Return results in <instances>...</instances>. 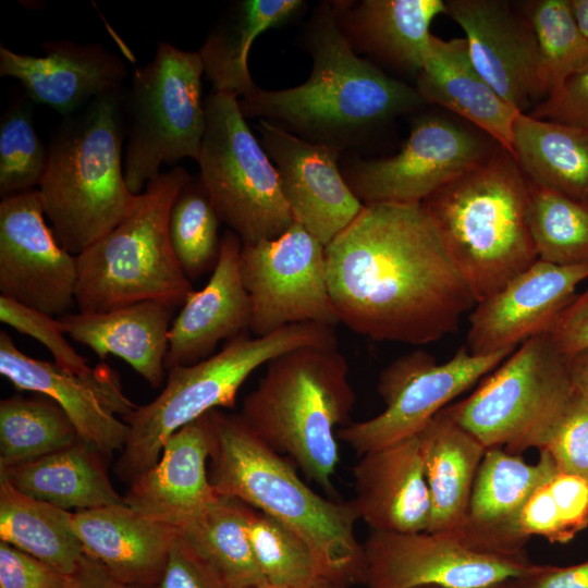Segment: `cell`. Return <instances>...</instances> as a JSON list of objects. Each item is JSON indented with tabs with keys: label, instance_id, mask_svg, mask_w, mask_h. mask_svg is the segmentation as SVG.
Instances as JSON below:
<instances>
[{
	"label": "cell",
	"instance_id": "obj_1",
	"mask_svg": "<svg viewBox=\"0 0 588 588\" xmlns=\"http://www.w3.org/2000/svg\"><path fill=\"white\" fill-rule=\"evenodd\" d=\"M326 264L339 323L371 340L438 341L477 304L421 204H364Z\"/></svg>",
	"mask_w": 588,
	"mask_h": 588
},
{
	"label": "cell",
	"instance_id": "obj_2",
	"mask_svg": "<svg viewBox=\"0 0 588 588\" xmlns=\"http://www.w3.org/2000/svg\"><path fill=\"white\" fill-rule=\"evenodd\" d=\"M305 33L313 70L303 84L281 90L257 87L240 98L246 118L273 119L314 143L344 148L358 136L425 105L415 87L356 56L331 2L314 12Z\"/></svg>",
	"mask_w": 588,
	"mask_h": 588
},
{
	"label": "cell",
	"instance_id": "obj_3",
	"mask_svg": "<svg viewBox=\"0 0 588 588\" xmlns=\"http://www.w3.org/2000/svg\"><path fill=\"white\" fill-rule=\"evenodd\" d=\"M528 196L529 181L513 154L500 146L421 203L477 303L538 260Z\"/></svg>",
	"mask_w": 588,
	"mask_h": 588
},
{
	"label": "cell",
	"instance_id": "obj_4",
	"mask_svg": "<svg viewBox=\"0 0 588 588\" xmlns=\"http://www.w3.org/2000/svg\"><path fill=\"white\" fill-rule=\"evenodd\" d=\"M212 424L209 479L218 494L233 497L302 537L347 585L364 583V548L352 501L321 497L287 460L256 437L240 415L209 412Z\"/></svg>",
	"mask_w": 588,
	"mask_h": 588
},
{
	"label": "cell",
	"instance_id": "obj_5",
	"mask_svg": "<svg viewBox=\"0 0 588 588\" xmlns=\"http://www.w3.org/2000/svg\"><path fill=\"white\" fill-rule=\"evenodd\" d=\"M124 100V87L96 97L63 118L48 146L37 191L57 240L75 256L113 230L137 199L122 161Z\"/></svg>",
	"mask_w": 588,
	"mask_h": 588
},
{
	"label": "cell",
	"instance_id": "obj_6",
	"mask_svg": "<svg viewBox=\"0 0 588 588\" xmlns=\"http://www.w3.org/2000/svg\"><path fill=\"white\" fill-rule=\"evenodd\" d=\"M356 402L347 359L338 346H302L267 364L243 401V422L324 491L340 461L336 427Z\"/></svg>",
	"mask_w": 588,
	"mask_h": 588
},
{
	"label": "cell",
	"instance_id": "obj_7",
	"mask_svg": "<svg viewBox=\"0 0 588 588\" xmlns=\"http://www.w3.org/2000/svg\"><path fill=\"white\" fill-rule=\"evenodd\" d=\"M336 344L334 327L297 323L264 336L243 333L201 362L169 369L162 392L122 418L130 430L115 474L131 483L158 462L179 429L210 411L234 407L238 390L260 366L297 347Z\"/></svg>",
	"mask_w": 588,
	"mask_h": 588
},
{
	"label": "cell",
	"instance_id": "obj_8",
	"mask_svg": "<svg viewBox=\"0 0 588 588\" xmlns=\"http://www.w3.org/2000/svg\"><path fill=\"white\" fill-rule=\"evenodd\" d=\"M191 177L182 167L161 172L113 230L76 256L79 313H102L148 299L184 304L193 292L192 281L172 248L169 216Z\"/></svg>",
	"mask_w": 588,
	"mask_h": 588
},
{
	"label": "cell",
	"instance_id": "obj_9",
	"mask_svg": "<svg viewBox=\"0 0 588 588\" xmlns=\"http://www.w3.org/2000/svg\"><path fill=\"white\" fill-rule=\"evenodd\" d=\"M567 356L549 333L523 342L467 399L445 407L487 449L540 450L575 395Z\"/></svg>",
	"mask_w": 588,
	"mask_h": 588
},
{
	"label": "cell",
	"instance_id": "obj_10",
	"mask_svg": "<svg viewBox=\"0 0 588 588\" xmlns=\"http://www.w3.org/2000/svg\"><path fill=\"white\" fill-rule=\"evenodd\" d=\"M204 68L198 52L159 42L154 59L134 70L125 89L124 177L139 195L162 164L198 160L205 133Z\"/></svg>",
	"mask_w": 588,
	"mask_h": 588
},
{
	"label": "cell",
	"instance_id": "obj_11",
	"mask_svg": "<svg viewBox=\"0 0 588 588\" xmlns=\"http://www.w3.org/2000/svg\"><path fill=\"white\" fill-rule=\"evenodd\" d=\"M205 117L199 177L220 220L243 244L280 236L294 219L278 172L249 130L238 98L212 91L205 100Z\"/></svg>",
	"mask_w": 588,
	"mask_h": 588
},
{
	"label": "cell",
	"instance_id": "obj_12",
	"mask_svg": "<svg viewBox=\"0 0 588 588\" xmlns=\"http://www.w3.org/2000/svg\"><path fill=\"white\" fill-rule=\"evenodd\" d=\"M514 351L477 356L465 345L441 364L421 350L400 356L381 371L378 379L377 390L384 409L369 419L338 429V439L363 455L414 437L449 402L497 368Z\"/></svg>",
	"mask_w": 588,
	"mask_h": 588
},
{
	"label": "cell",
	"instance_id": "obj_13",
	"mask_svg": "<svg viewBox=\"0 0 588 588\" xmlns=\"http://www.w3.org/2000/svg\"><path fill=\"white\" fill-rule=\"evenodd\" d=\"M500 146L475 126L430 114L414 122L397 154L354 161L342 173L363 204H421Z\"/></svg>",
	"mask_w": 588,
	"mask_h": 588
},
{
	"label": "cell",
	"instance_id": "obj_14",
	"mask_svg": "<svg viewBox=\"0 0 588 588\" xmlns=\"http://www.w3.org/2000/svg\"><path fill=\"white\" fill-rule=\"evenodd\" d=\"M240 270L252 303L249 332L297 323H339L327 280L326 246L294 222L280 236L243 244Z\"/></svg>",
	"mask_w": 588,
	"mask_h": 588
},
{
	"label": "cell",
	"instance_id": "obj_15",
	"mask_svg": "<svg viewBox=\"0 0 588 588\" xmlns=\"http://www.w3.org/2000/svg\"><path fill=\"white\" fill-rule=\"evenodd\" d=\"M363 548L368 588H485L519 578L534 565L526 553H487L443 532L370 530Z\"/></svg>",
	"mask_w": 588,
	"mask_h": 588
},
{
	"label": "cell",
	"instance_id": "obj_16",
	"mask_svg": "<svg viewBox=\"0 0 588 588\" xmlns=\"http://www.w3.org/2000/svg\"><path fill=\"white\" fill-rule=\"evenodd\" d=\"M77 257L64 249L45 212L37 188L0 203V295L53 317L75 303Z\"/></svg>",
	"mask_w": 588,
	"mask_h": 588
},
{
	"label": "cell",
	"instance_id": "obj_17",
	"mask_svg": "<svg viewBox=\"0 0 588 588\" xmlns=\"http://www.w3.org/2000/svg\"><path fill=\"white\" fill-rule=\"evenodd\" d=\"M0 373L20 391L53 400L66 414L81 440L102 455L122 451L128 426L122 418L137 408L123 393L118 373L105 364L91 377L73 375L54 363L22 352L0 331Z\"/></svg>",
	"mask_w": 588,
	"mask_h": 588
},
{
	"label": "cell",
	"instance_id": "obj_18",
	"mask_svg": "<svg viewBox=\"0 0 588 588\" xmlns=\"http://www.w3.org/2000/svg\"><path fill=\"white\" fill-rule=\"evenodd\" d=\"M258 130L294 222L327 246L364 206L338 166L342 148L302 139L268 120Z\"/></svg>",
	"mask_w": 588,
	"mask_h": 588
},
{
	"label": "cell",
	"instance_id": "obj_19",
	"mask_svg": "<svg viewBox=\"0 0 588 588\" xmlns=\"http://www.w3.org/2000/svg\"><path fill=\"white\" fill-rule=\"evenodd\" d=\"M588 279V265L558 266L536 260L500 291L478 302L469 316L466 347L477 356L514 351L549 333L575 290Z\"/></svg>",
	"mask_w": 588,
	"mask_h": 588
},
{
	"label": "cell",
	"instance_id": "obj_20",
	"mask_svg": "<svg viewBox=\"0 0 588 588\" xmlns=\"http://www.w3.org/2000/svg\"><path fill=\"white\" fill-rule=\"evenodd\" d=\"M445 7L465 33L473 64L504 101L526 113L542 100L537 41L524 13L503 0H446Z\"/></svg>",
	"mask_w": 588,
	"mask_h": 588
},
{
	"label": "cell",
	"instance_id": "obj_21",
	"mask_svg": "<svg viewBox=\"0 0 588 588\" xmlns=\"http://www.w3.org/2000/svg\"><path fill=\"white\" fill-rule=\"evenodd\" d=\"M44 56L0 47V75L17 79L33 102L71 115L96 97L123 87L127 69L119 56L99 42L66 39L41 44Z\"/></svg>",
	"mask_w": 588,
	"mask_h": 588
},
{
	"label": "cell",
	"instance_id": "obj_22",
	"mask_svg": "<svg viewBox=\"0 0 588 588\" xmlns=\"http://www.w3.org/2000/svg\"><path fill=\"white\" fill-rule=\"evenodd\" d=\"M539 452L538 462L529 464L502 448L486 450L458 540L487 553H525V542L517 531L519 513L530 494L558 470L551 455Z\"/></svg>",
	"mask_w": 588,
	"mask_h": 588
},
{
	"label": "cell",
	"instance_id": "obj_23",
	"mask_svg": "<svg viewBox=\"0 0 588 588\" xmlns=\"http://www.w3.org/2000/svg\"><path fill=\"white\" fill-rule=\"evenodd\" d=\"M242 245L231 230L221 237L220 255L208 282L187 296L172 321L167 371L201 362L221 341L249 331L252 303L240 270Z\"/></svg>",
	"mask_w": 588,
	"mask_h": 588
},
{
	"label": "cell",
	"instance_id": "obj_24",
	"mask_svg": "<svg viewBox=\"0 0 588 588\" xmlns=\"http://www.w3.org/2000/svg\"><path fill=\"white\" fill-rule=\"evenodd\" d=\"M212 446L209 413L174 432L158 462L130 483L124 502L140 514L179 528L219 495L207 462Z\"/></svg>",
	"mask_w": 588,
	"mask_h": 588
},
{
	"label": "cell",
	"instance_id": "obj_25",
	"mask_svg": "<svg viewBox=\"0 0 588 588\" xmlns=\"http://www.w3.org/2000/svg\"><path fill=\"white\" fill-rule=\"evenodd\" d=\"M352 473L353 502L370 530H428L431 500L418 434L360 455Z\"/></svg>",
	"mask_w": 588,
	"mask_h": 588
},
{
	"label": "cell",
	"instance_id": "obj_26",
	"mask_svg": "<svg viewBox=\"0 0 588 588\" xmlns=\"http://www.w3.org/2000/svg\"><path fill=\"white\" fill-rule=\"evenodd\" d=\"M74 530L84 553L122 581L157 586L176 529L149 518L125 502L76 511Z\"/></svg>",
	"mask_w": 588,
	"mask_h": 588
},
{
	"label": "cell",
	"instance_id": "obj_27",
	"mask_svg": "<svg viewBox=\"0 0 588 588\" xmlns=\"http://www.w3.org/2000/svg\"><path fill=\"white\" fill-rule=\"evenodd\" d=\"M415 88L425 103L454 112L513 154V127L520 112L477 71L465 38L431 35Z\"/></svg>",
	"mask_w": 588,
	"mask_h": 588
},
{
	"label": "cell",
	"instance_id": "obj_28",
	"mask_svg": "<svg viewBox=\"0 0 588 588\" xmlns=\"http://www.w3.org/2000/svg\"><path fill=\"white\" fill-rule=\"evenodd\" d=\"M177 306L140 301L102 313H69L59 317L72 340L100 359L114 355L126 362L152 388L166 376L169 332Z\"/></svg>",
	"mask_w": 588,
	"mask_h": 588
},
{
	"label": "cell",
	"instance_id": "obj_29",
	"mask_svg": "<svg viewBox=\"0 0 588 588\" xmlns=\"http://www.w3.org/2000/svg\"><path fill=\"white\" fill-rule=\"evenodd\" d=\"M336 22L354 50L417 76L431 22L446 11L444 0L333 1Z\"/></svg>",
	"mask_w": 588,
	"mask_h": 588
},
{
	"label": "cell",
	"instance_id": "obj_30",
	"mask_svg": "<svg viewBox=\"0 0 588 588\" xmlns=\"http://www.w3.org/2000/svg\"><path fill=\"white\" fill-rule=\"evenodd\" d=\"M431 500L427 531L456 537L464 527L474 481L487 448L446 412L418 433Z\"/></svg>",
	"mask_w": 588,
	"mask_h": 588
},
{
	"label": "cell",
	"instance_id": "obj_31",
	"mask_svg": "<svg viewBox=\"0 0 588 588\" xmlns=\"http://www.w3.org/2000/svg\"><path fill=\"white\" fill-rule=\"evenodd\" d=\"M100 455L79 440L0 471L20 492L63 510L83 511L123 503L124 498L114 490Z\"/></svg>",
	"mask_w": 588,
	"mask_h": 588
},
{
	"label": "cell",
	"instance_id": "obj_32",
	"mask_svg": "<svg viewBox=\"0 0 588 588\" xmlns=\"http://www.w3.org/2000/svg\"><path fill=\"white\" fill-rule=\"evenodd\" d=\"M303 4L301 0L233 2L198 51L212 91L232 94L238 99L252 94L258 87L248 70L253 42L261 33L289 21Z\"/></svg>",
	"mask_w": 588,
	"mask_h": 588
},
{
	"label": "cell",
	"instance_id": "obj_33",
	"mask_svg": "<svg viewBox=\"0 0 588 588\" xmlns=\"http://www.w3.org/2000/svg\"><path fill=\"white\" fill-rule=\"evenodd\" d=\"M512 149L529 182L588 207V128L519 113Z\"/></svg>",
	"mask_w": 588,
	"mask_h": 588
},
{
	"label": "cell",
	"instance_id": "obj_34",
	"mask_svg": "<svg viewBox=\"0 0 588 588\" xmlns=\"http://www.w3.org/2000/svg\"><path fill=\"white\" fill-rule=\"evenodd\" d=\"M73 516L20 492L0 471V541L71 575L84 555Z\"/></svg>",
	"mask_w": 588,
	"mask_h": 588
},
{
	"label": "cell",
	"instance_id": "obj_35",
	"mask_svg": "<svg viewBox=\"0 0 588 588\" xmlns=\"http://www.w3.org/2000/svg\"><path fill=\"white\" fill-rule=\"evenodd\" d=\"M250 506L219 494L176 531L213 568L228 588H250L266 581L247 531Z\"/></svg>",
	"mask_w": 588,
	"mask_h": 588
},
{
	"label": "cell",
	"instance_id": "obj_36",
	"mask_svg": "<svg viewBox=\"0 0 588 588\" xmlns=\"http://www.w3.org/2000/svg\"><path fill=\"white\" fill-rule=\"evenodd\" d=\"M248 537L268 584L286 588H347L320 555L296 532L250 507Z\"/></svg>",
	"mask_w": 588,
	"mask_h": 588
},
{
	"label": "cell",
	"instance_id": "obj_37",
	"mask_svg": "<svg viewBox=\"0 0 588 588\" xmlns=\"http://www.w3.org/2000/svg\"><path fill=\"white\" fill-rule=\"evenodd\" d=\"M81 440L50 397L14 395L0 402V468L27 463Z\"/></svg>",
	"mask_w": 588,
	"mask_h": 588
},
{
	"label": "cell",
	"instance_id": "obj_38",
	"mask_svg": "<svg viewBox=\"0 0 588 588\" xmlns=\"http://www.w3.org/2000/svg\"><path fill=\"white\" fill-rule=\"evenodd\" d=\"M524 14L537 41L542 100L588 66V39L579 30L569 0L527 2Z\"/></svg>",
	"mask_w": 588,
	"mask_h": 588
},
{
	"label": "cell",
	"instance_id": "obj_39",
	"mask_svg": "<svg viewBox=\"0 0 588 588\" xmlns=\"http://www.w3.org/2000/svg\"><path fill=\"white\" fill-rule=\"evenodd\" d=\"M527 221L538 259L558 266L588 265V207L529 182Z\"/></svg>",
	"mask_w": 588,
	"mask_h": 588
},
{
	"label": "cell",
	"instance_id": "obj_40",
	"mask_svg": "<svg viewBox=\"0 0 588 588\" xmlns=\"http://www.w3.org/2000/svg\"><path fill=\"white\" fill-rule=\"evenodd\" d=\"M220 221L200 177H191L176 196L169 216L172 248L191 281L213 270L218 261Z\"/></svg>",
	"mask_w": 588,
	"mask_h": 588
},
{
	"label": "cell",
	"instance_id": "obj_41",
	"mask_svg": "<svg viewBox=\"0 0 588 588\" xmlns=\"http://www.w3.org/2000/svg\"><path fill=\"white\" fill-rule=\"evenodd\" d=\"M33 101L25 94L11 102L0 120V195L7 197L38 186L48 149L33 122Z\"/></svg>",
	"mask_w": 588,
	"mask_h": 588
},
{
	"label": "cell",
	"instance_id": "obj_42",
	"mask_svg": "<svg viewBox=\"0 0 588 588\" xmlns=\"http://www.w3.org/2000/svg\"><path fill=\"white\" fill-rule=\"evenodd\" d=\"M0 321L39 341L51 353L53 363L60 368L85 378L96 373L97 367H89L87 359L66 340L60 318L0 295Z\"/></svg>",
	"mask_w": 588,
	"mask_h": 588
},
{
	"label": "cell",
	"instance_id": "obj_43",
	"mask_svg": "<svg viewBox=\"0 0 588 588\" xmlns=\"http://www.w3.org/2000/svg\"><path fill=\"white\" fill-rule=\"evenodd\" d=\"M540 450L560 471L588 481V401L577 392L558 419Z\"/></svg>",
	"mask_w": 588,
	"mask_h": 588
},
{
	"label": "cell",
	"instance_id": "obj_44",
	"mask_svg": "<svg viewBox=\"0 0 588 588\" xmlns=\"http://www.w3.org/2000/svg\"><path fill=\"white\" fill-rule=\"evenodd\" d=\"M159 588H228L213 568L176 531Z\"/></svg>",
	"mask_w": 588,
	"mask_h": 588
},
{
	"label": "cell",
	"instance_id": "obj_45",
	"mask_svg": "<svg viewBox=\"0 0 588 588\" xmlns=\"http://www.w3.org/2000/svg\"><path fill=\"white\" fill-rule=\"evenodd\" d=\"M69 575L0 541V588H64Z\"/></svg>",
	"mask_w": 588,
	"mask_h": 588
},
{
	"label": "cell",
	"instance_id": "obj_46",
	"mask_svg": "<svg viewBox=\"0 0 588 588\" xmlns=\"http://www.w3.org/2000/svg\"><path fill=\"white\" fill-rule=\"evenodd\" d=\"M527 114L551 122L588 128V66L567 79Z\"/></svg>",
	"mask_w": 588,
	"mask_h": 588
},
{
	"label": "cell",
	"instance_id": "obj_47",
	"mask_svg": "<svg viewBox=\"0 0 588 588\" xmlns=\"http://www.w3.org/2000/svg\"><path fill=\"white\" fill-rule=\"evenodd\" d=\"M548 480L530 494L519 513L517 531L525 543L531 536L543 537L551 543H566L573 539L563 524Z\"/></svg>",
	"mask_w": 588,
	"mask_h": 588
},
{
	"label": "cell",
	"instance_id": "obj_48",
	"mask_svg": "<svg viewBox=\"0 0 588 588\" xmlns=\"http://www.w3.org/2000/svg\"><path fill=\"white\" fill-rule=\"evenodd\" d=\"M548 488L566 530L574 538L588 526V481L558 469L549 478Z\"/></svg>",
	"mask_w": 588,
	"mask_h": 588
},
{
	"label": "cell",
	"instance_id": "obj_49",
	"mask_svg": "<svg viewBox=\"0 0 588 588\" xmlns=\"http://www.w3.org/2000/svg\"><path fill=\"white\" fill-rule=\"evenodd\" d=\"M549 334L565 356L588 348V287L562 310Z\"/></svg>",
	"mask_w": 588,
	"mask_h": 588
},
{
	"label": "cell",
	"instance_id": "obj_50",
	"mask_svg": "<svg viewBox=\"0 0 588 588\" xmlns=\"http://www.w3.org/2000/svg\"><path fill=\"white\" fill-rule=\"evenodd\" d=\"M515 581L519 588H588V560L565 567L534 563Z\"/></svg>",
	"mask_w": 588,
	"mask_h": 588
},
{
	"label": "cell",
	"instance_id": "obj_51",
	"mask_svg": "<svg viewBox=\"0 0 588 588\" xmlns=\"http://www.w3.org/2000/svg\"><path fill=\"white\" fill-rule=\"evenodd\" d=\"M64 588H159L127 584L114 577L101 563L84 553Z\"/></svg>",
	"mask_w": 588,
	"mask_h": 588
},
{
	"label": "cell",
	"instance_id": "obj_52",
	"mask_svg": "<svg viewBox=\"0 0 588 588\" xmlns=\"http://www.w3.org/2000/svg\"><path fill=\"white\" fill-rule=\"evenodd\" d=\"M567 364L575 391L588 401V348L567 356Z\"/></svg>",
	"mask_w": 588,
	"mask_h": 588
},
{
	"label": "cell",
	"instance_id": "obj_53",
	"mask_svg": "<svg viewBox=\"0 0 588 588\" xmlns=\"http://www.w3.org/2000/svg\"><path fill=\"white\" fill-rule=\"evenodd\" d=\"M575 22L588 39V0H569Z\"/></svg>",
	"mask_w": 588,
	"mask_h": 588
},
{
	"label": "cell",
	"instance_id": "obj_54",
	"mask_svg": "<svg viewBox=\"0 0 588 588\" xmlns=\"http://www.w3.org/2000/svg\"><path fill=\"white\" fill-rule=\"evenodd\" d=\"M485 588H519V587L517 586L515 579H509V580L495 583Z\"/></svg>",
	"mask_w": 588,
	"mask_h": 588
},
{
	"label": "cell",
	"instance_id": "obj_55",
	"mask_svg": "<svg viewBox=\"0 0 588 588\" xmlns=\"http://www.w3.org/2000/svg\"><path fill=\"white\" fill-rule=\"evenodd\" d=\"M250 588H286V587H281V586H275V585L265 583L262 585L250 587Z\"/></svg>",
	"mask_w": 588,
	"mask_h": 588
},
{
	"label": "cell",
	"instance_id": "obj_56",
	"mask_svg": "<svg viewBox=\"0 0 588 588\" xmlns=\"http://www.w3.org/2000/svg\"><path fill=\"white\" fill-rule=\"evenodd\" d=\"M415 588H440V587H436V586H420V587H415Z\"/></svg>",
	"mask_w": 588,
	"mask_h": 588
}]
</instances>
